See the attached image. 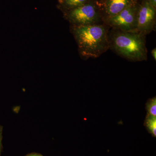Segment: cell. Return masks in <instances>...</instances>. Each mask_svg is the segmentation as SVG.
Returning a JSON list of instances; mask_svg holds the SVG:
<instances>
[{
  "instance_id": "cell-3",
  "label": "cell",
  "mask_w": 156,
  "mask_h": 156,
  "mask_svg": "<svg viewBox=\"0 0 156 156\" xmlns=\"http://www.w3.org/2000/svg\"><path fill=\"white\" fill-rule=\"evenodd\" d=\"M136 21L134 10L127 7L119 14L111 17L110 24L124 31L129 32L136 27Z\"/></svg>"
},
{
  "instance_id": "cell-7",
  "label": "cell",
  "mask_w": 156,
  "mask_h": 156,
  "mask_svg": "<svg viewBox=\"0 0 156 156\" xmlns=\"http://www.w3.org/2000/svg\"><path fill=\"white\" fill-rule=\"evenodd\" d=\"M144 125L148 131L154 136H156V117L147 114Z\"/></svg>"
},
{
  "instance_id": "cell-10",
  "label": "cell",
  "mask_w": 156,
  "mask_h": 156,
  "mask_svg": "<svg viewBox=\"0 0 156 156\" xmlns=\"http://www.w3.org/2000/svg\"><path fill=\"white\" fill-rule=\"evenodd\" d=\"M3 127L0 126V155H1V151H2V138Z\"/></svg>"
},
{
  "instance_id": "cell-5",
  "label": "cell",
  "mask_w": 156,
  "mask_h": 156,
  "mask_svg": "<svg viewBox=\"0 0 156 156\" xmlns=\"http://www.w3.org/2000/svg\"><path fill=\"white\" fill-rule=\"evenodd\" d=\"M155 12L152 6L146 3L139 11L136 21V28L140 31H148L153 28Z\"/></svg>"
},
{
  "instance_id": "cell-12",
  "label": "cell",
  "mask_w": 156,
  "mask_h": 156,
  "mask_svg": "<svg viewBox=\"0 0 156 156\" xmlns=\"http://www.w3.org/2000/svg\"><path fill=\"white\" fill-rule=\"evenodd\" d=\"M26 156H43L39 154H28V155Z\"/></svg>"
},
{
  "instance_id": "cell-11",
  "label": "cell",
  "mask_w": 156,
  "mask_h": 156,
  "mask_svg": "<svg viewBox=\"0 0 156 156\" xmlns=\"http://www.w3.org/2000/svg\"><path fill=\"white\" fill-rule=\"evenodd\" d=\"M151 54L152 55V56H153L154 59L155 60L156 59V48H154L153 50H152Z\"/></svg>"
},
{
  "instance_id": "cell-6",
  "label": "cell",
  "mask_w": 156,
  "mask_h": 156,
  "mask_svg": "<svg viewBox=\"0 0 156 156\" xmlns=\"http://www.w3.org/2000/svg\"><path fill=\"white\" fill-rule=\"evenodd\" d=\"M129 0H110L107 6L108 13L113 17L128 7Z\"/></svg>"
},
{
  "instance_id": "cell-8",
  "label": "cell",
  "mask_w": 156,
  "mask_h": 156,
  "mask_svg": "<svg viewBox=\"0 0 156 156\" xmlns=\"http://www.w3.org/2000/svg\"><path fill=\"white\" fill-rule=\"evenodd\" d=\"M146 109L148 114L156 116V98L154 97L147 101Z\"/></svg>"
},
{
  "instance_id": "cell-1",
  "label": "cell",
  "mask_w": 156,
  "mask_h": 156,
  "mask_svg": "<svg viewBox=\"0 0 156 156\" xmlns=\"http://www.w3.org/2000/svg\"><path fill=\"white\" fill-rule=\"evenodd\" d=\"M76 34L79 47L84 56L97 57L106 50L107 34L102 26H79L76 29Z\"/></svg>"
},
{
  "instance_id": "cell-9",
  "label": "cell",
  "mask_w": 156,
  "mask_h": 156,
  "mask_svg": "<svg viewBox=\"0 0 156 156\" xmlns=\"http://www.w3.org/2000/svg\"><path fill=\"white\" fill-rule=\"evenodd\" d=\"M87 0H66L67 5L72 7H78L83 5Z\"/></svg>"
},
{
  "instance_id": "cell-13",
  "label": "cell",
  "mask_w": 156,
  "mask_h": 156,
  "mask_svg": "<svg viewBox=\"0 0 156 156\" xmlns=\"http://www.w3.org/2000/svg\"><path fill=\"white\" fill-rule=\"evenodd\" d=\"M151 4L153 6H155L156 4V0H150Z\"/></svg>"
},
{
  "instance_id": "cell-4",
  "label": "cell",
  "mask_w": 156,
  "mask_h": 156,
  "mask_svg": "<svg viewBox=\"0 0 156 156\" xmlns=\"http://www.w3.org/2000/svg\"><path fill=\"white\" fill-rule=\"evenodd\" d=\"M70 17L79 26L93 25L96 21V11L92 5H83L73 10Z\"/></svg>"
},
{
  "instance_id": "cell-2",
  "label": "cell",
  "mask_w": 156,
  "mask_h": 156,
  "mask_svg": "<svg viewBox=\"0 0 156 156\" xmlns=\"http://www.w3.org/2000/svg\"><path fill=\"white\" fill-rule=\"evenodd\" d=\"M113 46L117 53L132 60H144L147 58L145 44L140 35L124 31L116 34Z\"/></svg>"
}]
</instances>
